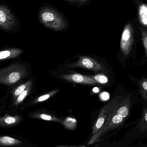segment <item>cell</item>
Wrapping results in <instances>:
<instances>
[{
    "label": "cell",
    "mask_w": 147,
    "mask_h": 147,
    "mask_svg": "<svg viewBox=\"0 0 147 147\" xmlns=\"http://www.w3.org/2000/svg\"><path fill=\"white\" fill-rule=\"evenodd\" d=\"M23 52L20 48H9L0 51V61L17 58Z\"/></svg>",
    "instance_id": "cell-9"
},
{
    "label": "cell",
    "mask_w": 147,
    "mask_h": 147,
    "mask_svg": "<svg viewBox=\"0 0 147 147\" xmlns=\"http://www.w3.org/2000/svg\"><path fill=\"white\" fill-rule=\"evenodd\" d=\"M131 99L129 96H117L111 101V105L103 126L92 135L88 145L98 142L107 132L122 125L130 113Z\"/></svg>",
    "instance_id": "cell-1"
},
{
    "label": "cell",
    "mask_w": 147,
    "mask_h": 147,
    "mask_svg": "<svg viewBox=\"0 0 147 147\" xmlns=\"http://www.w3.org/2000/svg\"><path fill=\"white\" fill-rule=\"evenodd\" d=\"M21 118L19 116H15L6 114L3 117H0V125L9 127L15 125L20 121Z\"/></svg>",
    "instance_id": "cell-10"
},
{
    "label": "cell",
    "mask_w": 147,
    "mask_h": 147,
    "mask_svg": "<svg viewBox=\"0 0 147 147\" xmlns=\"http://www.w3.org/2000/svg\"><path fill=\"white\" fill-rule=\"evenodd\" d=\"M60 77L66 81L77 83L94 85L97 83L92 77L84 76L79 73L62 74Z\"/></svg>",
    "instance_id": "cell-7"
},
{
    "label": "cell",
    "mask_w": 147,
    "mask_h": 147,
    "mask_svg": "<svg viewBox=\"0 0 147 147\" xmlns=\"http://www.w3.org/2000/svg\"><path fill=\"white\" fill-rule=\"evenodd\" d=\"M111 105V101L108 103L106 104L102 108V110L98 115L96 121L92 129V135L96 133L103 126L105 122L106 117H107L108 112H109L110 108Z\"/></svg>",
    "instance_id": "cell-8"
},
{
    "label": "cell",
    "mask_w": 147,
    "mask_h": 147,
    "mask_svg": "<svg viewBox=\"0 0 147 147\" xmlns=\"http://www.w3.org/2000/svg\"><path fill=\"white\" fill-rule=\"evenodd\" d=\"M92 78L96 83H99L105 84L108 82V78L103 74H98Z\"/></svg>",
    "instance_id": "cell-19"
},
{
    "label": "cell",
    "mask_w": 147,
    "mask_h": 147,
    "mask_svg": "<svg viewBox=\"0 0 147 147\" xmlns=\"http://www.w3.org/2000/svg\"><path fill=\"white\" fill-rule=\"evenodd\" d=\"M93 91L95 92H98V88H94V89H93Z\"/></svg>",
    "instance_id": "cell-23"
},
{
    "label": "cell",
    "mask_w": 147,
    "mask_h": 147,
    "mask_svg": "<svg viewBox=\"0 0 147 147\" xmlns=\"http://www.w3.org/2000/svg\"><path fill=\"white\" fill-rule=\"evenodd\" d=\"M64 125L65 127L70 129H73L76 127V121L75 119L71 118H68L64 122Z\"/></svg>",
    "instance_id": "cell-20"
},
{
    "label": "cell",
    "mask_w": 147,
    "mask_h": 147,
    "mask_svg": "<svg viewBox=\"0 0 147 147\" xmlns=\"http://www.w3.org/2000/svg\"><path fill=\"white\" fill-rule=\"evenodd\" d=\"M140 91L142 97L147 101V79L143 77L139 82Z\"/></svg>",
    "instance_id": "cell-13"
},
{
    "label": "cell",
    "mask_w": 147,
    "mask_h": 147,
    "mask_svg": "<svg viewBox=\"0 0 147 147\" xmlns=\"http://www.w3.org/2000/svg\"><path fill=\"white\" fill-rule=\"evenodd\" d=\"M39 19L44 26L55 31L63 30L66 27V23L62 16L51 8L42 9Z\"/></svg>",
    "instance_id": "cell-3"
},
{
    "label": "cell",
    "mask_w": 147,
    "mask_h": 147,
    "mask_svg": "<svg viewBox=\"0 0 147 147\" xmlns=\"http://www.w3.org/2000/svg\"><path fill=\"white\" fill-rule=\"evenodd\" d=\"M28 75L26 66L22 64H13L0 70V84L11 85L18 83Z\"/></svg>",
    "instance_id": "cell-2"
},
{
    "label": "cell",
    "mask_w": 147,
    "mask_h": 147,
    "mask_svg": "<svg viewBox=\"0 0 147 147\" xmlns=\"http://www.w3.org/2000/svg\"><path fill=\"white\" fill-rule=\"evenodd\" d=\"M16 20L14 15L9 9L0 3V27L9 31L16 26Z\"/></svg>",
    "instance_id": "cell-6"
},
{
    "label": "cell",
    "mask_w": 147,
    "mask_h": 147,
    "mask_svg": "<svg viewBox=\"0 0 147 147\" xmlns=\"http://www.w3.org/2000/svg\"><path fill=\"white\" fill-rule=\"evenodd\" d=\"M33 117L45 121L57 122L58 123H61L62 122L60 119H59L56 117L53 116L51 115L46 114H35L33 116Z\"/></svg>",
    "instance_id": "cell-14"
},
{
    "label": "cell",
    "mask_w": 147,
    "mask_h": 147,
    "mask_svg": "<svg viewBox=\"0 0 147 147\" xmlns=\"http://www.w3.org/2000/svg\"><path fill=\"white\" fill-rule=\"evenodd\" d=\"M22 144L21 141L10 136H0V146H16Z\"/></svg>",
    "instance_id": "cell-11"
},
{
    "label": "cell",
    "mask_w": 147,
    "mask_h": 147,
    "mask_svg": "<svg viewBox=\"0 0 147 147\" xmlns=\"http://www.w3.org/2000/svg\"><path fill=\"white\" fill-rule=\"evenodd\" d=\"M137 130L140 133L147 132V108L145 109L137 126Z\"/></svg>",
    "instance_id": "cell-12"
},
{
    "label": "cell",
    "mask_w": 147,
    "mask_h": 147,
    "mask_svg": "<svg viewBox=\"0 0 147 147\" xmlns=\"http://www.w3.org/2000/svg\"><path fill=\"white\" fill-rule=\"evenodd\" d=\"M101 98H102V100H107V98H109V94L107 93H105H105H102V96L101 95Z\"/></svg>",
    "instance_id": "cell-21"
},
{
    "label": "cell",
    "mask_w": 147,
    "mask_h": 147,
    "mask_svg": "<svg viewBox=\"0 0 147 147\" xmlns=\"http://www.w3.org/2000/svg\"><path fill=\"white\" fill-rule=\"evenodd\" d=\"M59 91V89H56L52 91H50V92L42 95L40 96L34 102V103H38L41 102H45L46 100H48L50 98L52 97L53 96L57 94L58 91Z\"/></svg>",
    "instance_id": "cell-18"
},
{
    "label": "cell",
    "mask_w": 147,
    "mask_h": 147,
    "mask_svg": "<svg viewBox=\"0 0 147 147\" xmlns=\"http://www.w3.org/2000/svg\"><path fill=\"white\" fill-rule=\"evenodd\" d=\"M32 84L28 86L27 88L21 93L20 94L16 100L14 104L16 105H18L21 103L26 98L27 96L30 93V90H31V87H32Z\"/></svg>",
    "instance_id": "cell-17"
},
{
    "label": "cell",
    "mask_w": 147,
    "mask_h": 147,
    "mask_svg": "<svg viewBox=\"0 0 147 147\" xmlns=\"http://www.w3.org/2000/svg\"><path fill=\"white\" fill-rule=\"evenodd\" d=\"M65 1H67L69 2H85L87 1L88 0H65Z\"/></svg>",
    "instance_id": "cell-22"
},
{
    "label": "cell",
    "mask_w": 147,
    "mask_h": 147,
    "mask_svg": "<svg viewBox=\"0 0 147 147\" xmlns=\"http://www.w3.org/2000/svg\"><path fill=\"white\" fill-rule=\"evenodd\" d=\"M69 68L80 67L91 70L95 72H106L105 66L94 59L87 56H80L77 62L68 65Z\"/></svg>",
    "instance_id": "cell-5"
},
{
    "label": "cell",
    "mask_w": 147,
    "mask_h": 147,
    "mask_svg": "<svg viewBox=\"0 0 147 147\" xmlns=\"http://www.w3.org/2000/svg\"><path fill=\"white\" fill-rule=\"evenodd\" d=\"M31 84H32V81L30 80L18 86L13 91V97L17 98L20 94H21L27 88L28 85Z\"/></svg>",
    "instance_id": "cell-15"
},
{
    "label": "cell",
    "mask_w": 147,
    "mask_h": 147,
    "mask_svg": "<svg viewBox=\"0 0 147 147\" xmlns=\"http://www.w3.org/2000/svg\"><path fill=\"white\" fill-rule=\"evenodd\" d=\"M136 39L135 27L133 23L129 22L123 28L120 42V49L124 58H127L130 55Z\"/></svg>",
    "instance_id": "cell-4"
},
{
    "label": "cell",
    "mask_w": 147,
    "mask_h": 147,
    "mask_svg": "<svg viewBox=\"0 0 147 147\" xmlns=\"http://www.w3.org/2000/svg\"><path fill=\"white\" fill-rule=\"evenodd\" d=\"M140 33L142 42L147 55V28L141 26L140 28Z\"/></svg>",
    "instance_id": "cell-16"
}]
</instances>
